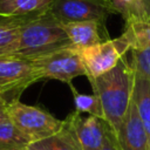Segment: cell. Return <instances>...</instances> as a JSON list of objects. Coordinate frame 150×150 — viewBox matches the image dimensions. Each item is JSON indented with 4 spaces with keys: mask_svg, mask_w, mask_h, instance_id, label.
<instances>
[{
    "mask_svg": "<svg viewBox=\"0 0 150 150\" xmlns=\"http://www.w3.org/2000/svg\"><path fill=\"white\" fill-rule=\"evenodd\" d=\"M32 61L42 80L52 79L69 84L73 79L87 75L82 59L74 47L59 49Z\"/></svg>",
    "mask_w": 150,
    "mask_h": 150,
    "instance_id": "obj_5",
    "label": "cell"
},
{
    "mask_svg": "<svg viewBox=\"0 0 150 150\" xmlns=\"http://www.w3.org/2000/svg\"><path fill=\"white\" fill-rule=\"evenodd\" d=\"M115 134L121 150H150L149 139L134 101H131L130 107Z\"/></svg>",
    "mask_w": 150,
    "mask_h": 150,
    "instance_id": "obj_9",
    "label": "cell"
},
{
    "mask_svg": "<svg viewBox=\"0 0 150 150\" xmlns=\"http://www.w3.org/2000/svg\"><path fill=\"white\" fill-rule=\"evenodd\" d=\"M123 34H125L129 39L131 43V49L150 48V19L138 22L125 23Z\"/></svg>",
    "mask_w": 150,
    "mask_h": 150,
    "instance_id": "obj_18",
    "label": "cell"
},
{
    "mask_svg": "<svg viewBox=\"0 0 150 150\" xmlns=\"http://www.w3.org/2000/svg\"><path fill=\"white\" fill-rule=\"evenodd\" d=\"M74 130L83 150H101L110 125L103 118L96 116H83L73 111L64 118Z\"/></svg>",
    "mask_w": 150,
    "mask_h": 150,
    "instance_id": "obj_8",
    "label": "cell"
},
{
    "mask_svg": "<svg viewBox=\"0 0 150 150\" xmlns=\"http://www.w3.org/2000/svg\"><path fill=\"white\" fill-rule=\"evenodd\" d=\"M68 47H71V43L61 22L48 9L26 18L20 32L18 49L13 56L34 60Z\"/></svg>",
    "mask_w": 150,
    "mask_h": 150,
    "instance_id": "obj_2",
    "label": "cell"
},
{
    "mask_svg": "<svg viewBox=\"0 0 150 150\" xmlns=\"http://www.w3.org/2000/svg\"><path fill=\"white\" fill-rule=\"evenodd\" d=\"M25 18H4L0 16V57L12 56L18 49L20 32Z\"/></svg>",
    "mask_w": 150,
    "mask_h": 150,
    "instance_id": "obj_13",
    "label": "cell"
},
{
    "mask_svg": "<svg viewBox=\"0 0 150 150\" xmlns=\"http://www.w3.org/2000/svg\"><path fill=\"white\" fill-rule=\"evenodd\" d=\"M131 49V43L125 34L116 39H109L104 42L90 47L77 49L86 67L87 77H97L108 73L127 55Z\"/></svg>",
    "mask_w": 150,
    "mask_h": 150,
    "instance_id": "obj_4",
    "label": "cell"
},
{
    "mask_svg": "<svg viewBox=\"0 0 150 150\" xmlns=\"http://www.w3.org/2000/svg\"><path fill=\"white\" fill-rule=\"evenodd\" d=\"M132 101L146 132L150 145V81L135 73Z\"/></svg>",
    "mask_w": 150,
    "mask_h": 150,
    "instance_id": "obj_14",
    "label": "cell"
},
{
    "mask_svg": "<svg viewBox=\"0 0 150 150\" xmlns=\"http://www.w3.org/2000/svg\"><path fill=\"white\" fill-rule=\"evenodd\" d=\"M69 87L73 93V98H74V104H75V111L77 112H86L91 116H96L104 120V112L103 108L101 104L100 98L95 94H82L76 90V88L69 83Z\"/></svg>",
    "mask_w": 150,
    "mask_h": 150,
    "instance_id": "obj_17",
    "label": "cell"
},
{
    "mask_svg": "<svg viewBox=\"0 0 150 150\" xmlns=\"http://www.w3.org/2000/svg\"><path fill=\"white\" fill-rule=\"evenodd\" d=\"M40 80L32 60L13 55L0 57V96L6 101L7 96H11V101L19 98L27 87Z\"/></svg>",
    "mask_w": 150,
    "mask_h": 150,
    "instance_id": "obj_6",
    "label": "cell"
},
{
    "mask_svg": "<svg viewBox=\"0 0 150 150\" xmlns=\"http://www.w3.org/2000/svg\"><path fill=\"white\" fill-rule=\"evenodd\" d=\"M7 105H8V102L0 96V123L6 121L8 118V114H7Z\"/></svg>",
    "mask_w": 150,
    "mask_h": 150,
    "instance_id": "obj_21",
    "label": "cell"
},
{
    "mask_svg": "<svg viewBox=\"0 0 150 150\" xmlns=\"http://www.w3.org/2000/svg\"><path fill=\"white\" fill-rule=\"evenodd\" d=\"M50 13L62 23L79 21L104 22L115 14L110 0H53Z\"/></svg>",
    "mask_w": 150,
    "mask_h": 150,
    "instance_id": "obj_7",
    "label": "cell"
},
{
    "mask_svg": "<svg viewBox=\"0 0 150 150\" xmlns=\"http://www.w3.org/2000/svg\"><path fill=\"white\" fill-rule=\"evenodd\" d=\"M63 121H64L63 128L57 134L48 138L32 143L28 146V149L30 150H83L69 123L66 120Z\"/></svg>",
    "mask_w": 150,
    "mask_h": 150,
    "instance_id": "obj_12",
    "label": "cell"
},
{
    "mask_svg": "<svg viewBox=\"0 0 150 150\" xmlns=\"http://www.w3.org/2000/svg\"><path fill=\"white\" fill-rule=\"evenodd\" d=\"M115 14H120L125 23L150 19V13L144 0H110Z\"/></svg>",
    "mask_w": 150,
    "mask_h": 150,
    "instance_id": "obj_16",
    "label": "cell"
},
{
    "mask_svg": "<svg viewBox=\"0 0 150 150\" xmlns=\"http://www.w3.org/2000/svg\"><path fill=\"white\" fill-rule=\"evenodd\" d=\"M26 150H30V149H28V148H27V149H26Z\"/></svg>",
    "mask_w": 150,
    "mask_h": 150,
    "instance_id": "obj_23",
    "label": "cell"
},
{
    "mask_svg": "<svg viewBox=\"0 0 150 150\" xmlns=\"http://www.w3.org/2000/svg\"><path fill=\"white\" fill-rule=\"evenodd\" d=\"M130 54V66L134 71L150 81V48H135Z\"/></svg>",
    "mask_w": 150,
    "mask_h": 150,
    "instance_id": "obj_19",
    "label": "cell"
},
{
    "mask_svg": "<svg viewBox=\"0 0 150 150\" xmlns=\"http://www.w3.org/2000/svg\"><path fill=\"white\" fill-rule=\"evenodd\" d=\"M7 114L14 125L28 136L33 143L57 134L64 124L63 120L56 118L47 110L25 104L19 98L8 102Z\"/></svg>",
    "mask_w": 150,
    "mask_h": 150,
    "instance_id": "obj_3",
    "label": "cell"
},
{
    "mask_svg": "<svg viewBox=\"0 0 150 150\" xmlns=\"http://www.w3.org/2000/svg\"><path fill=\"white\" fill-rule=\"evenodd\" d=\"M32 143L9 118L0 123V150H26Z\"/></svg>",
    "mask_w": 150,
    "mask_h": 150,
    "instance_id": "obj_15",
    "label": "cell"
},
{
    "mask_svg": "<svg viewBox=\"0 0 150 150\" xmlns=\"http://www.w3.org/2000/svg\"><path fill=\"white\" fill-rule=\"evenodd\" d=\"M61 26L66 32L71 47L80 49L94 46L96 43L109 40V34L104 22L100 21H79L62 23Z\"/></svg>",
    "mask_w": 150,
    "mask_h": 150,
    "instance_id": "obj_10",
    "label": "cell"
},
{
    "mask_svg": "<svg viewBox=\"0 0 150 150\" xmlns=\"http://www.w3.org/2000/svg\"><path fill=\"white\" fill-rule=\"evenodd\" d=\"M53 0H0V16L25 18L47 12Z\"/></svg>",
    "mask_w": 150,
    "mask_h": 150,
    "instance_id": "obj_11",
    "label": "cell"
},
{
    "mask_svg": "<svg viewBox=\"0 0 150 150\" xmlns=\"http://www.w3.org/2000/svg\"><path fill=\"white\" fill-rule=\"evenodd\" d=\"M101 150H121L118 143H117V138H116V134L115 131L111 129V127L108 129L107 136H105V141H104V145Z\"/></svg>",
    "mask_w": 150,
    "mask_h": 150,
    "instance_id": "obj_20",
    "label": "cell"
},
{
    "mask_svg": "<svg viewBox=\"0 0 150 150\" xmlns=\"http://www.w3.org/2000/svg\"><path fill=\"white\" fill-rule=\"evenodd\" d=\"M88 80L93 94L101 101L104 120L116 132L132 101L135 71L127 55L108 73Z\"/></svg>",
    "mask_w": 150,
    "mask_h": 150,
    "instance_id": "obj_1",
    "label": "cell"
},
{
    "mask_svg": "<svg viewBox=\"0 0 150 150\" xmlns=\"http://www.w3.org/2000/svg\"><path fill=\"white\" fill-rule=\"evenodd\" d=\"M144 2H145L146 8H148V11H149V13H150V0H144Z\"/></svg>",
    "mask_w": 150,
    "mask_h": 150,
    "instance_id": "obj_22",
    "label": "cell"
}]
</instances>
